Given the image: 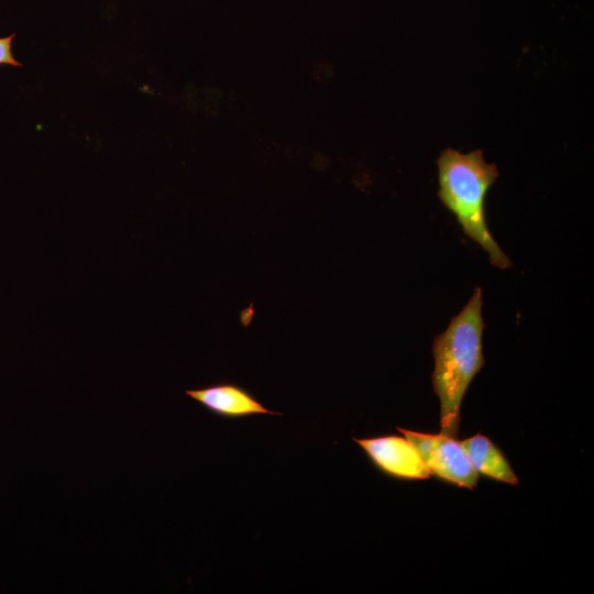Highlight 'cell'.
I'll use <instances>...</instances> for the list:
<instances>
[{"mask_svg": "<svg viewBox=\"0 0 594 594\" xmlns=\"http://www.w3.org/2000/svg\"><path fill=\"white\" fill-rule=\"evenodd\" d=\"M185 394L209 413L224 419H243L256 415H283L266 408L246 388L230 382L186 389Z\"/></svg>", "mask_w": 594, "mask_h": 594, "instance_id": "obj_5", "label": "cell"}, {"mask_svg": "<svg viewBox=\"0 0 594 594\" xmlns=\"http://www.w3.org/2000/svg\"><path fill=\"white\" fill-rule=\"evenodd\" d=\"M460 443L479 474L506 484H518V477L506 457L490 438L477 433Z\"/></svg>", "mask_w": 594, "mask_h": 594, "instance_id": "obj_6", "label": "cell"}, {"mask_svg": "<svg viewBox=\"0 0 594 594\" xmlns=\"http://www.w3.org/2000/svg\"><path fill=\"white\" fill-rule=\"evenodd\" d=\"M15 37V34H11L6 37H0V66L9 65L14 67H20L22 64L18 62L12 53V42Z\"/></svg>", "mask_w": 594, "mask_h": 594, "instance_id": "obj_7", "label": "cell"}, {"mask_svg": "<svg viewBox=\"0 0 594 594\" xmlns=\"http://www.w3.org/2000/svg\"><path fill=\"white\" fill-rule=\"evenodd\" d=\"M396 429L414 444L431 475L460 487H476L480 474L455 438Z\"/></svg>", "mask_w": 594, "mask_h": 594, "instance_id": "obj_3", "label": "cell"}, {"mask_svg": "<svg viewBox=\"0 0 594 594\" xmlns=\"http://www.w3.org/2000/svg\"><path fill=\"white\" fill-rule=\"evenodd\" d=\"M438 197L451 211L463 232L488 255L490 262L506 270L512 261L493 238L486 222L485 201L499 172L487 163L481 150L462 153L444 148L438 160Z\"/></svg>", "mask_w": 594, "mask_h": 594, "instance_id": "obj_2", "label": "cell"}, {"mask_svg": "<svg viewBox=\"0 0 594 594\" xmlns=\"http://www.w3.org/2000/svg\"><path fill=\"white\" fill-rule=\"evenodd\" d=\"M371 463L396 480H426L431 476L417 449L405 437L395 435L352 439Z\"/></svg>", "mask_w": 594, "mask_h": 594, "instance_id": "obj_4", "label": "cell"}, {"mask_svg": "<svg viewBox=\"0 0 594 594\" xmlns=\"http://www.w3.org/2000/svg\"><path fill=\"white\" fill-rule=\"evenodd\" d=\"M482 306V289L476 287L466 305L432 342L431 382L440 403V433L451 438H457L460 431L462 399L485 364Z\"/></svg>", "mask_w": 594, "mask_h": 594, "instance_id": "obj_1", "label": "cell"}]
</instances>
